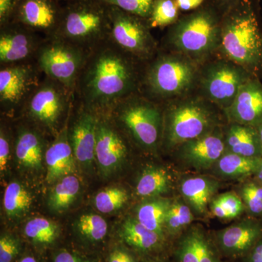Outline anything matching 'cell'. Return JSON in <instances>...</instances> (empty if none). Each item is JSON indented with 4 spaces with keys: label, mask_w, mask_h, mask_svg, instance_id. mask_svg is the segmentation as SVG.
Wrapping results in <instances>:
<instances>
[{
    "label": "cell",
    "mask_w": 262,
    "mask_h": 262,
    "mask_svg": "<svg viewBox=\"0 0 262 262\" xmlns=\"http://www.w3.org/2000/svg\"><path fill=\"white\" fill-rule=\"evenodd\" d=\"M36 53L39 70L74 94L90 52L57 37H47Z\"/></svg>",
    "instance_id": "obj_8"
},
{
    "label": "cell",
    "mask_w": 262,
    "mask_h": 262,
    "mask_svg": "<svg viewBox=\"0 0 262 262\" xmlns=\"http://www.w3.org/2000/svg\"><path fill=\"white\" fill-rule=\"evenodd\" d=\"M110 40L133 58L141 61L154 56L157 44L147 21L116 7L110 6Z\"/></svg>",
    "instance_id": "obj_10"
},
{
    "label": "cell",
    "mask_w": 262,
    "mask_h": 262,
    "mask_svg": "<svg viewBox=\"0 0 262 262\" xmlns=\"http://www.w3.org/2000/svg\"><path fill=\"white\" fill-rule=\"evenodd\" d=\"M261 237V221L252 217L217 232L214 244L225 257L243 259Z\"/></svg>",
    "instance_id": "obj_13"
},
{
    "label": "cell",
    "mask_w": 262,
    "mask_h": 262,
    "mask_svg": "<svg viewBox=\"0 0 262 262\" xmlns=\"http://www.w3.org/2000/svg\"><path fill=\"white\" fill-rule=\"evenodd\" d=\"M257 128L258 136H259L260 141H261V149H262V121L256 127Z\"/></svg>",
    "instance_id": "obj_51"
},
{
    "label": "cell",
    "mask_w": 262,
    "mask_h": 262,
    "mask_svg": "<svg viewBox=\"0 0 262 262\" xmlns=\"http://www.w3.org/2000/svg\"><path fill=\"white\" fill-rule=\"evenodd\" d=\"M44 141L34 130L23 128L18 132L15 152L19 164L25 168L39 170L42 167Z\"/></svg>",
    "instance_id": "obj_24"
},
{
    "label": "cell",
    "mask_w": 262,
    "mask_h": 262,
    "mask_svg": "<svg viewBox=\"0 0 262 262\" xmlns=\"http://www.w3.org/2000/svg\"><path fill=\"white\" fill-rule=\"evenodd\" d=\"M199 63L182 53L160 55L149 66L143 84L155 99H177L187 96L198 83Z\"/></svg>",
    "instance_id": "obj_6"
},
{
    "label": "cell",
    "mask_w": 262,
    "mask_h": 262,
    "mask_svg": "<svg viewBox=\"0 0 262 262\" xmlns=\"http://www.w3.org/2000/svg\"><path fill=\"white\" fill-rule=\"evenodd\" d=\"M180 10L175 0H155L147 21L150 28L171 27L180 18Z\"/></svg>",
    "instance_id": "obj_32"
},
{
    "label": "cell",
    "mask_w": 262,
    "mask_h": 262,
    "mask_svg": "<svg viewBox=\"0 0 262 262\" xmlns=\"http://www.w3.org/2000/svg\"><path fill=\"white\" fill-rule=\"evenodd\" d=\"M172 202L155 196L141 203L137 209L136 220L146 228L165 237V222Z\"/></svg>",
    "instance_id": "obj_26"
},
{
    "label": "cell",
    "mask_w": 262,
    "mask_h": 262,
    "mask_svg": "<svg viewBox=\"0 0 262 262\" xmlns=\"http://www.w3.org/2000/svg\"><path fill=\"white\" fill-rule=\"evenodd\" d=\"M10 155V144L9 139L6 135V133L1 128L0 132V171L4 173L6 170L8 160Z\"/></svg>",
    "instance_id": "obj_44"
},
{
    "label": "cell",
    "mask_w": 262,
    "mask_h": 262,
    "mask_svg": "<svg viewBox=\"0 0 262 262\" xmlns=\"http://www.w3.org/2000/svg\"><path fill=\"white\" fill-rule=\"evenodd\" d=\"M225 113L231 123L257 126L262 121L261 82L253 77L246 82Z\"/></svg>",
    "instance_id": "obj_19"
},
{
    "label": "cell",
    "mask_w": 262,
    "mask_h": 262,
    "mask_svg": "<svg viewBox=\"0 0 262 262\" xmlns=\"http://www.w3.org/2000/svg\"><path fill=\"white\" fill-rule=\"evenodd\" d=\"M32 203V194L20 183H10L5 188L3 206L9 218L22 216L29 211Z\"/></svg>",
    "instance_id": "obj_30"
},
{
    "label": "cell",
    "mask_w": 262,
    "mask_h": 262,
    "mask_svg": "<svg viewBox=\"0 0 262 262\" xmlns=\"http://www.w3.org/2000/svg\"><path fill=\"white\" fill-rule=\"evenodd\" d=\"M194 220L192 209L182 201L171 203L165 222V232L170 235H177L192 223Z\"/></svg>",
    "instance_id": "obj_33"
},
{
    "label": "cell",
    "mask_w": 262,
    "mask_h": 262,
    "mask_svg": "<svg viewBox=\"0 0 262 262\" xmlns=\"http://www.w3.org/2000/svg\"><path fill=\"white\" fill-rule=\"evenodd\" d=\"M61 1H64L66 2V3H67V2H69V1H70V0H61Z\"/></svg>",
    "instance_id": "obj_52"
},
{
    "label": "cell",
    "mask_w": 262,
    "mask_h": 262,
    "mask_svg": "<svg viewBox=\"0 0 262 262\" xmlns=\"http://www.w3.org/2000/svg\"><path fill=\"white\" fill-rule=\"evenodd\" d=\"M147 20L155 0H98Z\"/></svg>",
    "instance_id": "obj_36"
},
{
    "label": "cell",
    "mask_w": 262,
    "mask_h": 262,
    "mask_svg": "<svg viewBox=\"0 0 262 262\" xmlns=\"http://www.w3.org/2000/svg\"><path fill=\"white\" fill-rule=\"evenodd\" d=\"M222 15L214 2L208 0L170 27L167 36L169 44L175 52L200 64L220 49Z\"/></svg>",
    "instance_id": "obj_3"
},
{
    "label": "cell",
    "mask_w": 262,
    "mask_h": 262,
    "mask_svg": "<svg viewBox=\"0 0 262 262\" xmlns=\"http://www.w3.org/2000/svg\"><path fill=\"white\" fill-rule=\"evenodd\" d=\"M208 0H175L180 11H194L203 6Z\"/></svg>",
    "instance_id": "obj_46"
},
{
    "label": "cell",
    "mask_w": 262,
    "mask_h": 262,
    "mask_svg": "<svg viewBox=\"0 0 262 262\" xmlns=\"http://www.w3.org/2000/svg\"><path fill=\"white\" fill-rule=\"evenodd\" d=\"M106 262H139L130 251L122 246H116L108 253Z\"/></svg>",
    "instance_id": "obj_43"
},
{
    "label": "cell",
    "mask_w": 262,
    "mask_h": 262,
    "mask_svg": "<svg viewBox=\"0 0 262 262\" xmlns=\"http://www.w3.org/2000/svg\"><path fill=\"white\" fill-rule=\"evenodd\" d=\"M73 94L62 84L51 79L39 83L27 101V113L37 123L55 129L68 110Z\"/></svg>",
    "instance_id": "obj_11"
},
{
    "label": "cell",
    "mask_w": 262,
    "mask_h": 262,
    "mask_svg": "<svg viewBox=\"0 0 262 262\" xmlns=\"http://www.w3.org/2000/svg\"><path fill=\"white\" fill-rule=\"evenodd\" d=\"M210 207H211V213L217 218L222 219V220H232V215L216 198L211 202Z\"/></svg>",
    "instance_id": "obj_45"
},
{
    "label": "cell",
    "mask_w": 262,
    "mask_h": 262,
    "mask_svg": "<svg viewBox=\"0 0 262 262\" xmlns=\"http://www.w3.org/2000/svg\"><path fill=\"white\" fill-rule=\"evenodd\" d=\"M139 145L155 149L163 134V113L149 98L134 94L108 110Z\"/></svg>",
    "instance_id": "obj_7"
},
{
    "label": "cell",
    "mask_w": 262,
    "mask_h": 262,
    "mask_svg": "<svg viewBox=\"0 0 262 262\" xmlns=\"http://www.w3.org/2000/svg\"><path fill=\"white\" fill-rule=\"evenodd\" d=\"M123 244L141 254H150L163 250L165 237L146 228L136 219H127L119 231Z\"/></svg>",
    "instance_id": "obj_21"
},
{
    "label": "cell",
    "mask_w": 262,
    "mask_h": 262,
    "mask_svg": "<svg viewBox=\"0 0 262 262\" xmlns=\"http://www.w3.org/2000/svg\"><path fill=\"white\" fill-rule=\"evenodd\" d=\"M226 151L248 158H262L257 128L251 125L231 123L225 134Z\"/></svg>",
    "instance_id": "obj_22"
},
{
    "label": "cell",
    "mask_w": 262,
    "mask_h": 262,
    "mask_svg": "<svg viewBox=\"0 0 262 262\" xmlns=\"http://www.w3.org/2000/svg\"><path fill=\"white\" fill-rule=\"evenodd\" d=\"M21 0H0V27L11 23Z\"/></svg>",
    "instance_id": "obj_42"
},
{
    "label": "cell",
    "mask_w": 262,
    "mask_h": 262,
    "mask_svg": "<svg viewBox=\"0 0 262 262\" xmlns=\"http://www.w3.org/2000/svg\"><path fill=\"white\" fill-rule=\"evenodd\" d=\"M255 177H256V180L262 185V160L261 165H260L258 171L256 172V175H255Z\"/></svg>",
    "instance_id": "obj_50"
},
{
    "label": "cell",
    "mask_w": 262,
    "mask_h": 262,
    "mask_svg": "<svg viewBox=\"0 0 262 262\" xmlns=\"http://www.w3.org/2000/svg\"><path fill=\"white\" fill-rule=\"evenodd\" d=\"M179 157L195 170H206L220 159L226 151L225 135L214 130L178 146Z\"/></svg>",
    "instance_id": "obj_17"
},
{
    "label": "cell",
    "mask_w": 262,
    "mask_h": 262,
    "mask_svg": "<svg viewBox=\"0 0 262 262\" xmlns=\"http://www.w3.org/2000/svg\"><path fill=\"white\" fill-rule=\"evenodd\" d=\"M36 32L15 23L1 27L0 63L11 65L20 63L36 55L42 42L37 40Z\"/></svg>",
    "instance_id": "obj_16"
},
{
    "label": "cell",
    "mask_w": 262,
    "mask_h": 262,
    "mask_svg": "<svg viewBox=\"0 0 262 262\" xmlns=\"http://www.w3.org/2000/svg\"><path fill=\"white\" fill-rule=\"evenodd\" d=\"M61 230L56 223L42 217L29 220L24 229L26 238L39 249L53 247L59 238Z\"/></svg>",
    "instance_id": "obj_27"
},
{
    "label": "cell",
    "mask_w": 262,
    "mask_h": 262,
    "mask_svg": "<svg viewBox=\"0 0 262 262\" xmlns=\"http://www.w3.org/2000/svg\"><path fill=\"white\" fill-rule=\"evenodd\" d=\"M176 254L179 262H199L198 229L187 232L179 241Z\"/></svg>",
    "instance_id": "obj_38"
},
{
    "label": "cell",
    "mask_w": 262,
    "mask_h": 262,
    "mask_svg": "<svg viewBox=\"0 0 262 262\" xmlns=\"http://www.w3.org/2000/svg\"><path fill=\"white\" fill-rule=\"evenodd\" d=\"M213 103L203 97H184L171 101L163 113V137L173 148L206 135L217 128L218 116Z\"/></svg>",
    "instance_id": "obj_5"
},
{
    "label": "cell",
    "mask_w": 262,
    "mask_h": 262,
    "mask_svg": "<svg viewBox=\"0 0 262 262\" xmlns=\"http://www.w3.org/2000/svg\"><path fill=\"white\" fill-rule=\"evenodd\" d=\"M45 159L47 166L46 181L48 184L57 182L75 171L77 160L71 146L67 130H62L56 140L46 149Z\"/></svg>",
    "instance_id": "obj_20"
},
{
    "label": "cell",
    "mask_w": 262,
    "mask_h": 262,
    "mask_svg": "<svg viewBox=\"0 0 262 262\" xmlns=\"http://www.w3.org/2000/svg\"><path fill=\"white\" fill-rule=\"evenodd\" d=\"M97 113V112H96ZM98 114L95 159L101 173L108 176L121 167L127 155L125 141L101 113Z\"/></svg>",
    "instance_id": "obj_15"
},
{
    "label": "cell",
    "mask_w": 262,
    "mask_h": 262,
    "mask_svg": "<svg viewBox=\"0 0 262 262\" xmlns=\"http://www.w3.org/2000/svg\"><path fill=\"white\" fill-rule=\"evenodd\" d=\"M170 187V176L166 170L149 167L141 173L136 184V192L142 198H155L168 192Z\"/></svg>",
    "instance_id": "obj_29"
},
{
    "label": "cell",
    "mask_w": 262,
    "mask_h": 262,
    "mask_svg": "<svg viewBox=\"0 0 262 262\" xmlns=\"http://www.w3.org/2000/svg\"><path fill=\"white\" fill-rule=\"evenodd\" d=\"M243 262H262V237L253 246L247 256L243 258Z\"/></svg>",
    "instance_id": "obj_47"
},
{
    "label": "cell",
    "mask_w": 262,
    "mask_h": 262,
    "mask_svg": "<svg viewBox=\"0 0 262 262\" xmlns=\"http://www.w3.org/2000/svg\"><path fill=\"white\" fill-rule=\"evenodd\" d=\"M134 58L110 39L91 51L76 88L84 106L106 112L136 94L139 75Z\"/></svg>",
    "instance_id": "obj_1"
},
{
    "label": "cell",
    "mask_w": 262,
    "mask_h": 262,
    "mask_svg": "<svg viewBox=\"0 0 262 262\" xmlns=\"http://www.w3.org/2000/svg\"><path fill=\"white\" fill-rule=\"evenodd\" d=\"M61 0H21L11 23L23 26L47 37L54 35L61 23L63 5Z\"/></svg>",
    "instance_id": "obj_12"
},
{
    "label": "cell",
    "mask_w": 262,
    "mask_h": 262,
    "mask_svg": "<svg viewBox=\"0 0 262 262\" xmlns=\"http://www.w3.org/2000/svg\"><path fill=\"white\" fill-rule=\"evenodd\" d=\"M213 1L224 14L237 0H213Z\"/></svg>",
    "instance_id": "obj_49"
},
{
    "label": "cell",
    "mask_w": 262,
    "mask_h": 262,
    "mask_svg": "<svg viewBox=\"0 0 262 262\" xmlns=\"http://www.w3.org/2000/svg\"><path fill=\"white\" fill-rule=\"evenodd\" d=\"M218 188V182L213 179L191 177L183 181L181 192L191 209L198 214H203Z\"/></svg>",
    "instance_id": "obj_23"
},
{
    "label": "cell",
    "mask_w": 262,
    "mask_h": 262,
    "mask_svg": "<svg viewBox=\"0 0 262 262\" xmlns=\"http://www.w3.org/2000/svg\"><path fill=\"white\" fill-rule=\"evenodd\" d=\"M217 199L225 206L232 219L238 216L246 209L244 201L241 196L235 193L227 192L216 196Z\"/></svg>",
    "instance_id": "obj_40"
},
{
    "label": "cell",
    "mask_w": 262,
    "mask_h": 262,
    "mask_svg": "<svg viewBox=\"0 0 262 262\" xmlns=\"http://www.w3.org/2000/svg\"><path fill=\"white\" fill-rule=\"evenodd\" d=\"M15 262H42V261L35 253L27 251V252H24L21 256Z\"/></svg>",
    "instance_id": "obj_48"
},
{
    "label": "cell",
    "mask_w": 262,
    "mask_h": 262,
    "mask_svg": "<svg viewBox=\"0 0 262 262\" xmlns=\"http://www.w3.org/2000/svg\"><path fill=\"white\" fill-rule=\"evenodd\" d=\"M76 232L84 244L96 246L106 238L108 225L101 215L87 213L81 215L75 225Z\"/></svg>",
    "instance_id": "obj_31"
},
{
    "label": "cell",
    "mask_w": 262,
    "mask_h": 262,
    "mask_svg": "<svg viewBox=\"0 0 262 262\" xmlns=\"http://www.w3.org/2000/svg\"><path fill=\"white\" fill-rule=\"evenodd\" d=\"M98 114L84 106L69 134L75 159L84 168L92 166L95 159Z\"/></svg>",
    "instance_id": "obj_18"
},
{
    "label": "cell",
    "mask_w": 262,
    "mask_h": 262,
    "mask_svg": "<svg viewBox=\"0 0 262 262\" xmlns=\"http://www.w3.org/2000/svg\"><path fill=\"white\" fill-rule=\"evenodd\" d=\"M251 78V72L223 58L201 69L198 84L202 97L225 111L232 105L241 88Z\"/></svg>",
    "instance_id": "obj_9"
},
{
    "label": "cell",
    "mask_w": 262,
    "mask_h": 262,
    "mask_svg": "<svg viewBox=\"0 0 262 262\" xmlns=\"http://www.w3.org/2000/svg\"><path fill=\"white\" fill-rule=\"evenodd\" d=\"M128 201V194L123 188L112 187L102 189L94 198V204L98 211L110 213L121 208Z\"/></svg>",
    "instance_id": "obj_34"
},
{
    "label": "cell",
    "mask_w": 262,
    "mask_h": 262,
    "mask_svg": "<svg viewBox=\"0 0 262 262\" xmlns=\"http://www.w3.org/2000/svg\"><path fill=\"white\" fill-rule=\"evenodd\" d=\"M37 70L31 64L6 65L0 71V103L13 108L26 101L39 84Z\"/></svg>",
    "instance_id": "obj_14"
},
{
    "label": "cell",
    "mask_w": 262,
    "mask_h": 262,
    "mask_svg": "<svg viewBox=\"0 0 262 262\" xmlns=\"http://www.w3.org/2000/svg\"><path fill=\"white\" fill-rule=\"evenodd\" d=\"M219 51L251 72L262 61V35L253 0H237L222 15Z\"/></svg>",
    "instance_id": "obj_2"
},
{
    "label": "cell",
    "mask_w": 262,
    "mask_h": 262,
    "mask_svg": "<svg viewBox=\"0 0 262 262\" xmlns=\"http://www.w3.org/2000/svg\"><path fill=\"white\" fill-rule=\"evenodd\" d=\"M241 198L246 209L253 218L262 219V185L257 181H250L241 189Z\"/></svg>",
    "instance_id": "obj_35"
},
{
    "label": "cell",
    "mask_w": 262,
    "mask_h": 262,
    "mask_svg": "<svg viewBox=\"0 0 262 262\" xmlns=\"http://www.w3.org/2000/svg\"><path fill=\"white\" fill-rule=\"evenodd\" d=\"M262 158H248L227 152L221 157L215 165L221 177L227 179H244L256 175Z\"/></svg>",
    "instance_id": "obj_25"
},
{
    "label": "cell",
    "mask_w": 262,
    "mask_h": 262,
    "mask_svg": "<svg viewBox=\"0 0 262 262\" xmlns=\"http://www.w3.org/2000/svg\"><path fill=\"white\" fill-rule=\"evenodd\" d=\"M51 262H93L87 256L75 251L61 248L56 250L52 256Z\"/></svg>",
    "instance_id": "obj_41"
},
{
    "label": "cell",
    "mask_w": 262,
    "mask_h": 262,
    "mask_svg": "<svg viewBox=\"0 0 262 262\" xmlns=\"http://www.w3.org/2000/svg\"><path fill=\"white\" fill-rule=\"evenodd\" d=\"M80 180L73 174L58 180L52 189L48 196V205L54 212H62L68 209L77 199L80 192Z\"/></svg>",
    "instance_id": "obj_28"
},
{
    "label": "cell",
    "mask_w": 262,
    "mask_h": 262,
    "mask_svg": "<svg viewBox=\"0 0 262 262\" xmlns=\"http://www.w3.org/2000/svg\"><path fill=\"white\" fill-rule=\"evenodd\" d=\"M198 245L199 262H221L220 253L214 242L210 241L199 229H198Z\"/></svg>",
    "instance_id": "obj_39"
},
{
    "label": "cell",
    "mask_w": 262,
    "mask_h": 262,
    "mask_svg": "<svg viewBox=\"0 0 262 262\" xmlns=\"http://www.w3.org/2000/svg\"><path fill=\"white\" fill-rule=\"evenodd\" d=\"M110 5L98 0H70L63 5L61 23L53 37L91 51L110 39Z\"/></svg>",
    "instance_id": "obj_4"
},
{
    "label": "cell",
    "mask_w": 262,
    "mask_h": 262,
    "mask_svg": "<svg viewBox=\"0 0 262 262\" xmlns=\"http://www.w3.org/2000/svg\"><path fill=\"white\" fill-rule=\"evenodd\" d=\"M21 239L11 233L2 234L0 237V262H15L23 254Z\"/></svg>",
    "instance_id": "obj_37"
}]
</instances>
